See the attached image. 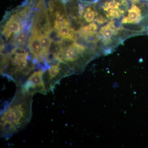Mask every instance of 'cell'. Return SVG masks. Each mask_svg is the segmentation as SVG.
Returning <instances> with one entry per match:
<instances>
[{
    "label": "cell",
    "instance_id": "obj_2",
    "mask_svg": "<svg viewBox=\"0 0 148 148\" xmlns=\"http://www.w3.org/2000/svg\"><path fill=\"white\" fill-rule=\"evenodd\" d=\"M36 67L33 56L24 48L18 47L1 53V74L13 81L17 87L23 85Z\"/></svg>",
    "mask_w": 148,
    "mask_h": 148
},
{
    "label": "cell",
    "instance_id": "obj_4",
    "mask_svg": "<svg viewBox=\"0 0 148 148\" xmlns=\"http://www.w3.org/2000/svg\"><path fill=\"white\" fill-rule=\"evenodd\" d=\"M45 71L39 69L32 73L21 86L24 91L33 95L36 93L46 94L47 91L44 80Z\"/></svg>",
    "mask_w": 148,
    "mask_h": 148
},
{
    "label": "cell",
    "instance_id": "obj_7",
    "mask_svg": "<svg viewBox=\"0 0 148 148\" xmlns=\"http://www.w3.org/2000/svg\"><path fill=\"white\" fill-rule=\"evenodd\" d=\"M39 37L41 43L42 45L45 54H46L48 52L51 46L52 40L48 36H42Z\"/></svg>",
    "mask_w": 148,
    "mask_h": 148
},
{
    "label": "cell",
    "instance_id": "obj_3",
    "mask_svg": "<svg viewBox=\"0 0 148 148\" xmlns=\"http://www.w3.org/2000/svg\"><path fill=\"white\" fill-rule=\"evenodd\" d=\"M73 74L71 67L66 63L55 61L51 64L44 75V80L47 92L53 90L63 78Z\"/></svg>",
    "mask_w": 148,
    "mask_h": 148
},
{
    "label": "cell",
    "instance_id": "obj_5",
    "mask_svg": "<svg viewBox=\"0 0 148 148\" xmlns=\"http://www.w3.org/2000/svg\"><path fill=\"white\" fill-rule=\"evenodd\" d=\"M24 30L25 29L20 16L15 10V14H12L8 20L6 21L4 25L3 26L1 31L2 40L4 41H6L12 36H13L14 38L23 31L26 32Z\"/></svg>",
    "mask_w": 148,
    "mask_h": 148
},
{
    "label": "cell",
    "instance_id": "obj_6",
    "mask_svg": "<svg viewBox=\"0 0 148 148\" xmlns=\"http://www.w3.org/2000/svg\"><path fill=\"white\" fill-rule=\"evenodd\" d=\"M27 32L23 31L14 38L11 44L17 46L24 45L27 41L28 34Z\"/></svg>",
    "mask_w": 148,
    "mask_h": 148
},
{
    "label": "cell",
    "instance_id": "obj_1",
    "mask_svg": "<svg viewBox=\"0 0 148 148\" xmlns=\"http://www.w3.org/2000/svg\"><path fill=\"white\" fill-rule=\"evenodd\" d=\"M33 95L17 87L11 101L5 105L1 112V137L8 139L21 131L32 118Z\"/></svg>",
    "mask_w": 148,
    "mask_h": 148
}]
</instances>
